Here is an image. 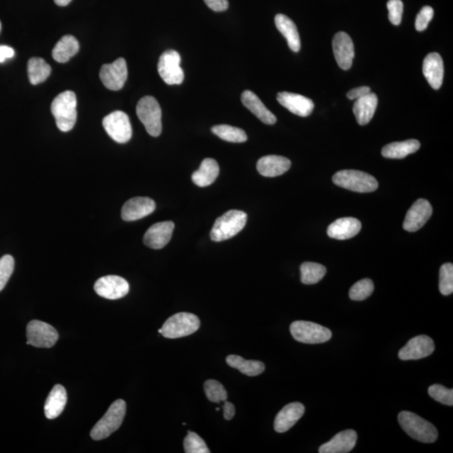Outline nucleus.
Returning <instances> with one entry per match:
<instances>
[{"mask_svg": "<svg viewBox=\"0 0 453 453\" xmlns=\"http://www.w3.org/2000/svg\"><path fill=\"white\" fill-rule=\"evenodd\" d=\"M51 113L58 128L62 132L72 130L77 122V97L73 91L60 93L52 102Z\"/></svg>", "mask_w": 453, "mask_h": 453, "instance_id": "obj_1", "label": "nucleus"}, {"mask_svg": "<svg viewBox=\"0 0 453 453\" xmlns=\"http://www.w3.org/2000/svg\"><path fill=\"white\" fill-rule=\"evenodd\" d=\"M398 421L407 435L421 443H432L437 440V430L432 423L410 411H402Z\"/></svg>", "mask_w": 453, "mask_h": 453, "instance_id": "obj_2", "label": "nucleus"}, {"mask_svg": "<svg viewBox=\"0 0 453 453\" xmlns=\"http://www.w3.org/2000/svg\"><path fill=\"white\" fill-rule=\"evenodd\" d=\"M246 213L230 210L219 217L213 224L210 237L212 241L221 242L234 237L243 230L247 223Z\"/></svg>", "mask_w": 453, "mask_h": 453, "instance_id": "obj_3", "label": "nucleus"}, {"mask_svg": "<svg viewBox=\"0 0 453 453\" xmlns=\"http://www.w3.org/2000/svg\"><path fill=\"white\" fill-rule=\"evenodd\" d=\"M125 414L126 403L125 400H116L108 408L103 418L93 426L91 433H90L93 439L100 441L110 437L112 433L121 428Z\"/></svg>", "mask_w": 453, "mask_h": 453, "instance_id": "obj_4", "label": "nucleus"}, {"mask_svg": "<svg viewBox=\"0 0 453 453\" xmlns=\"http://www.w3.org/2000/svg\"><path fill=\"white\" fill-rule=\"evenodd\" d=\"M332 182L343 188L360 193L374 192L379 186V183L373 175L355 170L336 172L333 175Z\"/></svg>", "mask_w": 453, "mask_h": 453, "instance_id": "obj_5", "label": "nucleus"}, {"mask_svg": "<svg viewBox=\"0 0 453 453\" xmlns=\"http://www.w3.org/2000/svg\"><path fill=\"white\" fill-rule=\"evenodd\" d=\"M136 114L149 134L158 137L162 134V108L154 97H142L137 104Z\"/></svg>", "mask_w": 453, "mask_h": 453, "instance_id": "obj_6", "label": "nucleus"}, {"mask_svg": "<svg viewBox=\"0 0 453 453\" xmlns=\"http://www.w3.org/2000/svg\"><path fill=\"white\" fill-rule=\"evenodd\" d=\"M200 320L189 313L175 314L166 321L162 328V335L167 339H179L196 332L200 328Z\"/></svg>", "mask_w": 453, "mask_h": 453, "instance_id": "obj_7", "label": "nucleus"}, {"mask_svg": "<svg viewBox=\"0 0 453 453\" xmlns=\"http://www.w3.org/2000/svg\"><path fill=\"white\" fill-rule=\"evenodd\" d=\"M290 331L292 336L302 343H323L332 338L328 328L312 321H295L291 323Z\"/></svg>", "mask_w": 453, "mask_h": 453, "instance_id": "obj_8", "label": "nucleus"}, {"mask_svg": "<svg viewBox=\"0 0 453 453\" xmlns=\"http://www.w3.org/2000/svg\"><path fill=\"white\" fill-rule=\"evenodd\" d=\"M181 61V56L174 50L167 51L160 56L158 73L167 84L180 85L184 81V72L180 66Z\"/></svg>", "mask_w": 453, "mask_h": 453, "instance_id": "obj_9", "label": "nucleus"}, {"mask_svg": "<svg viewBox=\"0 0 453 453\" xmlns=\"http://www.w3.org/2000/svg\"><path fill=\"white\" fill-rule=\"evenodd\" d=\"M28 345L36 347L50 348L53 347L59 339L58 332L50 324L44 321L33 320L26 328Z\"/></svg>", "mask_w": 453, "mask_h": 453, "instance_id": "obj_10", "label": "nucleus"}, {"mask_svg": "<svg viewBox=\"0 0 453 453\" xmlns=\"http://www.w3.org/2000/svg\"><path fill=\"white\" fill-rule=\"evenodd\" d=\"M103 126L108 136L119 144L127 143L132 137L129 116L122 111H114L104 117Z\"/></svg>", "mask_w": 453, "mask_h": 453, "instance_id": "obj_11", "label": "nucleus"}, {"mask_svg": "<svg viewBox=\"0 0 453 453\" xmlns=\"http://www.w3.org/2000/svg\"><path fill=\"white\" fill-rule=\"evenodd\" d=\"M100 79L108 89L119 91L123 88L128 77V69L125 59L119 58L100 70Z\"/></svg>", "mask_w": 453, "mask_h": 453, "instance_id": "obj_12", "label": "nucleus"}, {"mask_svg": "<svg viewBox=\"0 0 453 453\" xmlns=\"http://www.w3.org/2000/svg\"><path fill=\"white\" fill-rule=\"evenodd\" d=\"M96 293L108 299L125 297L130 291L127 280L118 276H107L97 280L95 284Z\"/></svg>", "mask_w": 453, "mask_h": 453, "instance_id": "obj_13", "label": "nucleus"}, {"mask_svg": "<svg viewBox=\"0 0 453 453\" xmlns=\"http://www.w3.org/2000/svg\"><path fill=\"white\" fill-rule=\"evenodd\" d=\"M435 350V344L428 336L420 335L411 339L399 352L402 360H417L430 356Z\"/></svg>", "mask_w": 453, "mask_h": 453, "instance_id": "obj_14", "label": "nucleus"}, {"mask_svg": "<svg viewBox=\"0 0 453 453\" xmlns=\"http://www.w3.org/2000/svg\"><path fill=\"white\" fill-rule=\"evenodd\" d=\"M432 215V205L426 199H418L408 210L405 221H404V230L413 233L425 225Z\"/></svg>", "mask_w": 453, "mask_h": 453, "instance_id": "obj_15", "label": "nucleus"}, {"mask_svg": "<svg viewBox=\"0 0 453 453\" xmlns=\"http://www.w3.org/2000/svg\"><path fill=\"white\" fill-rule=\"evenodd\" d=\"M333 53L336 62L343 70L350 69L355 56L354 45L345 32L336 33L332 40Z\"/></svg>", "mask_w": 453, "mask_h": 453, "instance_id": "obj_16", "label": "nucleus"}, {"mask_svg": "<svg viewBox=\"0 0 453 453\" xmlns=\"http://www.w3.org/2000/svg\"><path fill=\"white\" fill-rule=\"evenodd\" d=\"M156 210L154 200L149 197H134L123 206L122 219L127 222L140 220Z\"/></svg>", "mask_w": 453, "mask_h": 453, "instance_id": "obj_17", "label": "nucleus"}, {"mask_svg": "<svg viewBox=\"0 0 453 453\" xmlns=\"http://www.w3.org/2000/svg\"><path fill=\"white\" fill-rule=\"evenodd\" d=\"M174 228L175 224L171 221L154 224L146 231L145 245L153 249L164 248L170 242Z\"/></svg>", "mask_w": 453, "mask_h": 453, "instance_id": "obj_18", "label": "nucleus"}, {"mask_svg": "<svg viewBox=\"0 0 453 453\" xmlns=\"http://www.w3.org/2000/svg\"><path fill=\"white\" fill-rule=\"evenodd\" d=\"M277 101L292 114L308 117L313 113L314 103L308 97L288 92L279 93L277 95Z\"/></svg>", "mask_w": 453, "mask_h": 453, "instance_id": "obj_19", "label": "nucleus"}, {"mask_svg": "<svg viewBox=\"0 0 453 453\" xmlns=\"http://www.w3.org/2000/svg\"><path fill=\"white\" fill-rule=\"evenodd\" d=\"M358 436L354 430H346L341 432L328 443L321 445L320 453H347L350 452L356 445Z\"/></svg>", "mask_w": 453, "mask_h": 453, "instance_id": "obj_20", "label": "nucleus"}, {"mask_svg": "<svg viewBox=\"0 0 453 453\" xmlns=\"http://www.w3.org/2000/svg\"><path fill=\"white\" fill-rule=\"evenodd\" d=\"M423 74L433 89L438 90L443 84L444 65L443 58L437 52L426 56L423 62Z\"/></svg>", "mask_w": 453, "mask_h": 453, "instance_id": "obj_21", "label": "nucleus"}, {"mask_svg": "<svg viewBox=\"0 0 453 453\" xmlns=\"http://www.w3.org/2000/svg\"><path fill=\"white\" fill-rule=\"evenodd\" d=\"M305 413V406L302 403L288 404L277 414L274 428L276 432L283 433L289 430L295 425Z\"/></svg>", "mask_w": 453, "mask_h": 453, "instance_id": "obj_22", "label": "nucleus"}, {"mask_svg": "<svg viewBox=\"0 0 453 453\" xmlns=\"http://www.w3.org/2000/svg\"><path fill=\"white\" fill-rule=\"evenodd\" d=\"M291 166V160L286 157L267 156L258 160L257 170L264 177H276L286 173Z\"/></svg>", "mask_w": 453, "mask_h": 453, "instance_id": "obj_23", "label": "nucleus"}, {"mask_svg": "<svg viewBox=\"0 0 453 453\" xmlns=\"http://www.w3.org/2000/svg\"><path fill=\"white\" fill-rule=\"evenodd\" d=\"M360 221L354 218H343L336 220L328 228V235L338 241H345L356 236L360 232Z\"/></svg>", "mask_w": 453, "mask_h": 453, "instance_id": "obj_24", "label": "nucleus"}, {"mask_svg": "<svg viewBox=\"0 0 453 453\" xmlns=\"http://www.w3.org/2000/svg\"><path fill=\"white\" fill-rule=\"evenodd\" d=\"M241 100L243 106L248 108L251 113L256 115L265 125H272L276 123L277 119L274 114L265 107L256 93L246 90L242 93Z\"/></svg>", "mask_w": 453, "mask_h": 453, "instance_id": "obj_25", "label": "nucleus"}, {"mask_svg": "<svg viewBox=\"0 0 453 453\" xmlns=\"http://www.w3.org/2000/svg\"><path fill=\"white\" fill-rule=\"evenodd\" d=\"M378 106V97L370 93L356 100L354 106V114L358 125H366L371 121Z\"/></svg>", "mask_w": 453, "mask_h": 453, "instance_id": "obj_26", "label": "nucleus"}, {"mask_svg": "<svg viewBox=\"0 0 453 453\" xmlns=\"http://www.w3.org/2000/svg\"><path fill=\"white\" fill-rule=\"evenodd\" d=\"M67 402V395L64 387L61 384L55 385L49 394L45 404V415L47 419H55L62 413Z\"/></svg>", "mask_w": 453, "mask_h": 453, "instance_id": "obj_27", "label": "nucleus"}, {"mask_svg": "<svg viewBox=\"0 0 453 453\" xmlns=\"http://www.w3.org/2000/svg\"><path fill=\"white\" fill-rule=\"evenodd\" d=\"M275 23L278 31L286 39L291 50L294 52L301 50V39H299L298 29L294 22L284 14H279L275 18Z\"/></svg>", "mask_w": 453, "mask_h": 453, "instance_id": "obj_28", "label": "nucleus"}, {"mask_svg": "<svg viewBox=\"0 0 453 453\" xmlns=\"http://www.w3.org/2000/svg\"><path fill=\"white\" fill-rule=\"evenodd\" d=\"M219 175V166L215 160L206 158L201 162L199 169L192 175L195 185L200 187L208 186L216 181Z\"/></svg>", "mask_w": 453, "mask_h": 453, "instance_id": "obj_29", "label": "nucleus"}, {"mask_svg": "<svg viewBox=\"0 0 453 453\" xmlns=\"http://www.w3.org/2000/svg\"><path fill=\"white\" fill-rule=\"evenodd\" d=\"M420 147L421 143L417 140L394 142L382 149V156L389 159H403L417 152Z\"/></svg>", "mask_w": 453, "mask_h": 453, "instance_id": "obj_30", "label": "nucleus"}, {"mask_svg": "<svg viewBox=\"0 0 453 453\" xmlns=\"http://www.w3.org/2000/svg\"><path fill=\"white\" fill-rule=\"evenodd\" d=\"M79 51V43L73 36H63L58 41L52 51V57L55 61L65 63L74 57Z\"/></svg>", "mask_w": 453, "mask_h": 453, "instance_id": "obj_31", "label": "nucleus"}, {"mask_svg": "<svg viewBox=\"0 0 453 453\" xmlns=\"http://www.w3.org/2000/svg\"><path fill=\"white\" fill-rule=\"evenodd\" d=\"M226 362L232 368L238 369L242 374L250 377L260 376L265 369L263 363L257 360H246L238 355H230L227 357Z\"/></svg>", "mask_w": 453, "mask_h": 453, "instance_id": "obj_32", "label": "nucleus"}, {"mask_svg": "<svg viewBox=\"0 0 453 453\" xmlns=\"http://www.w3.org/2000/svg\"><path fill=\"white\" fill-rule=\"evenodd\" d=\"M51 73L50 65L45 60L33 58L28 62L29 80L33 85L41 84L47 79Z\"/></svg>", "mask_w": 453, "mask_h": 453, "instance_id": "obj_33", "label": "nucleus"}, {"mask_svg": "<svg viewBox=\"0 0 453 453\" xmlns=\"http://www.w3.org/2000/svg\"><path fill=\"white\" fill-rule=\"evenodd\" d=\"M212 132L222 140L232 143H243L248 140L245 130L228 125L213 126Z\"/></svg>", "mask_w": 453, "mask_h": 453, "instance_id": "obj_34", "label": "nucleus"}, {"mask_svg": "<svg viewBox=\"0 0 453 453\" xmlns=\"http://www.w3.org/2000/svg\"><path fill=\"white\" fill-rule=\"evenodd\" d=\"M327 269L323 265L305 262L301 265V280L305 284H317L323 280Z\"/></svg>", "mask_w": 453, "mask_h": 453, "instance_id": "obj_35", "label": "nucleus"}, {"mask_svg": "<svg viewBox=\"0 0 453 453\" xmlns=\"http://www.w3.org/2000/svg\"><path fill=\"white\" fill-rule=\"evenodd\" d=\"M205 394L212 402L219 403L225 402L228 399V393L223 385L219 381L208 380L204 384Z\"/></svg>", "mask_w": 453, "mask_h": 453, "instance_id": "obj_36", "label": "nucleus"}, {"mask_svg": "<svg viewBox=\"0 0 453 453\" xmlns=\"http://www.w3.org/2000/svg\"><path fill=\"white\" fill-rule=\"evenodd\" d=\"M374 283L370 279H363L355 283L350 291V297L353 301H364L372 295Z\"/></svg>", "mask_w": 453, "mask_h": 453, "instance_id": "obj_37", "label": "nucleus"}, {"mask_svg": "<svg viewBox=\"0 0 453 453\" xmlns=\"http://www.w3.org/2000/svg\"><path fill=\"white\" fill-rule=\"evenodd\" d=\"M439 290L443 295H451L453 292V265L445 263L441 265L439 276Z\"/></svg>", "mask_w": 453, "mask_h": 453, "instance_id": "obj_38", "label": "nucleus"}, {"mask_svg": "<svg viewBox=\"0 0 453 453\" xmlns=\"http://www.w3.org/2000/svg\"><path fill=\"white\" fill-rule=\"evenodd\" d=\"M186 453H209L208 448L201 437L193 432H188L184 439Z\"/></svg>", "mask_w": 453, "mask_h": 453, "instance_id": "obj_39", "label": "nucleus"}, {"mask_svg": "<svg viewBox=\"0 0 453 453\" xmlns=\"http://www.w3.org/2000/svg\"><path fill=\"white\" fill-rule=\"evenodd\" d=\"M428 394L437 402L443 405L453 406V391L441 384H433L428 389Z\"/></svg>", "mask_w": 453, "mask_h": 453, "instance_id": "obj_40", "label": "nucleus"}, {"mask_svg": "<svg viewBox=\"0 0 453 453\" xmlns=\"http://www.w3.org/2000/svg\"><path fill=\"white\" fill-rule=\"evenodd\" d=\"M14 268V258L10 254L0 259V291L5 287L7 282L13 274Z\"/></svg>", "mask_w": 453, "mask_h": 453, "instance_id": "obj_41", "label": "nucleus"}, {"mask_svg": "<svg viewBox=\"0 0 453 453\" xmlns=\"http://www.w3.org/2000/svg\"><path fill=\"white\" fill-rule=\"evenodd\" d=\"M389 20L394 25L402 23L404 5L402 0H389L387 3Z\"/></svg>", "mask_w": 453, "mask_h": 453, "instance_id": "obj_42", "label": "nucleus"}, {"mask_svg": "<svg viewBox=\"0 0 453 453\" xmlns=\"http://www.w3.org/2000/svg\"><path fill=\"white\" fill-rule=\"evenodd\" d=\"M434 16V10L430 6L423 7L415 19V29L418 32L425 31Z\"/></svg>", "mask_w": 453, "mask_h": 453, "instance_id": "obj_43", "label": "nucleus"}, {"mask_svg": "<svg viewBox=\"0 0 453 453\" xmlns=\"http://www.w3.org/2000/svg\"><path fill=\"white\" fill-rule=\"evenodd\" d=\"M206 5L216 12H223L228 9V0H204Z\"/></svg>", "mask_w": 453, "mask_h": 453, "instance_id": "obj_44", "label": "nucleus"}, {"mask_svg": "<svg viewBox=\"0 0 453 453\" xmlns=\"http://www.w3.org/2000/svg\"><path fill=\"white\" fill-rule=\"evenodd\" d=\"M370 93H371V88L367 87V86H363V87H358L350 90V91L347 93V97L348 99L357 100L362 97L369 95Z\"/></svg>", "mask_w": 453, "mask_h": 453, "instance_id": "obj_45", "label": "nucleus"}, {"mask_svg": "<svg viewBox=\"0 0 453 453\" xmlns=\"http://www.w3.org/2000/svg\"><path fill=\"white\" fill-rule=\"evenodd\" d=\"M223 417L225 418V420L230 421L234 418L235 415V407L231 402H224L223 406Z\"/></svg>", "mask_w": 453, "mask_h": 453, "instance_id": "obj_46", "label": "nucleus"}, {"mask_svg": "<svg viewBox=\"0 0 453 453\" xmlns=\"http://www.w3.org/2000/svg\"><path fill=\"white\" fill-rule=\"evenodd\" d=\"M14 51L12 48L7 46H0V63L5 62L6 59L12 58Z\"/></svg>", "mask_w": 453, "mask_h": 453, "instance_id": "obj_47", "label": "nucleus"}, {"mask_svg": "<svg viewBox=\"0 0 453 453\" xmlns=\"http://www.w3.org/2000/svg\"><path fill=\"white\" fill-rule=\"evenodd\" d=\"M54 1L56 5H58V6H66L67 5H69L72 0H54Z\"/></svg>", "mask_w": 453, "mask_h": 453, "instance_id": "obj_48", "label": "nucleus"}, {"mask_svg": "<svg viewBox=\"0 0 453 453\" xmlns=\"http://www.w3.org/2000/svg\"><path fill=\"white\" fill-rule=\"evenodd\" d=\"M0 28H1V25H0Z\"/></svg>", "mask_w": 453, "mask_h": 453, "instance_id": "obj_49", "label": "nucleus"}]
</instances>
